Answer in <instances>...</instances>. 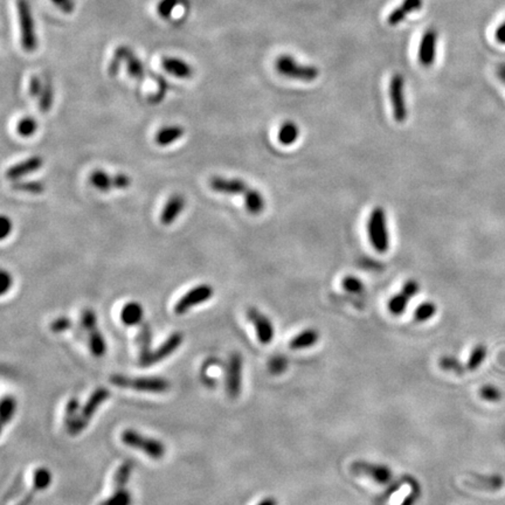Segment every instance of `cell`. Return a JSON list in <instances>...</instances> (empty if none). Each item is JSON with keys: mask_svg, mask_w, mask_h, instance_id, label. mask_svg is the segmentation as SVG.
Segmentation results:
<instances>
[{"mask_svg": "<svg viewBox=\"0 0 505 505\" xmlns=\"http://www.w3.org/2000/svg\"><path fill=\"white\" fill-rule=\"evenodd\" d=\"M110 383L117 388L149 393H163L171 388L170 381L162 377H128L124 374H114L110 377Z\"/></svg>", "mask_w": 505, "mask_h": 505, "instance_id": "6da1fadb", "label": "cell"}, {"mask_svg": "<svg viewBox=\"0 0 505 505\" xmlns=\"http://www.w3.org/2000/svg\"><path fill=\"white\" fill-rule=\"evenodd\" d=\"M367 233L371 245L378 252H386L390 248L388 218L384 208L378 206L371 212L367 222Z\"/></svg>", "mask_w": 505, "mask_h": 505, "instance_id": "7a4b0ae2", "label": "cell"}, {"mask_svg": "<svg viewBox=\"0 0 505 505\" xmlns=\"http://www.w3.org/2000/svg\"><path fill=\"white\" fill-rule=\"evenodd\" d=\"M122 63H125L127 65V72L132 79L139 81V82L146 80V70H144L142 61L137 58L132 49H129L128 46H120L115 51L114 58L111 60L109 68H108V72L111 77L117 75Z\"/></svg>", "mask_w": 505, "mask_h": 505, "instance_id": "3957f363", "label": "cell"}, {"mask_svg": "<svg viewBox=\"0 0 505 505\" xmlns=\"http://www.w3.org/2000/svg\"><path fill=\"white\" fill-rule=\"evenodd\" d=\"M109 398H110V391L108 388H98L95 390L93 395H90L89 399L87 400L84 407L80 409L77 419L67 427V430L70 435H79L81 432H84L87 426L89 425L91 418L95 416L97 409H100V406L107 402Z\"/></svg>", "mask_w": 505, "mask_h": 505, "instance_id": "277c9868", "label": "cell"}, {"mask_svg": "<svg viewBox=\"0 0 505 505\" xmlns=\"http://www.w3.org/2000/svg\"><path fill=\"white\" fill-rule=\"evenodd\" d=\"M275 68L277 73L282 77L293 79V80L312 82L319 79V70L312 65H302L288 54H282L275 61Z\"/></svg>", "mask_w": 505, "mask_h": 505, "instance_id": "5b68a950", "label": "cell"}, {"mask_svg": "<svg viewBox=\"0 0 505 505\" xmlns=\"http://www.w3.org/2000/svg\"><path fill=\"white\" fill-rule=\"evenodd\" d=\"M121 439L122 442L127 446L143 452L153 460L163 459L167 453V448L162 441L143 435L135 429H125L124 432L122 433Z\"/></svg>", "mask_w": 505, "mask_h": 505, "instance_id": "8992f818", "label": "cell"}, {"mask_svg": "<svg viewBox=\"0 0 505 505\" xmlns=\"http://www.w3.org/2000/svg\"><path fill=\"white\" fill-rule=\"evenodd\" d=\"M17 12L20 26L21 47L25 52L33 53L38 49V38L35 33L34 18L27 0H17Z\"/></svg>", "mask_w": 505, "mask_h": 505, "instance_id": "52a82bcc", "label": "cell"}, {"mask_svg": "<svg viewBox=\"0 0 505 505\" xmlns=\"http://www.w3.org/2000/svg\"><path fill=\"white\" fill-rule=\"evenodd\" d=\"M390 100H391L393 117L398 123H404L407 120V104L405 96V77L402 74H395L390 81Z\"/></svg>", "mask_w": 505, "mask_h": 505, "instance_id": "ba28073f", "label": "cell"}, {"mask_svg": "<svg viewBox=\"0 0 505 505\" xmlns=\"http://www.w3.org/2000/svg\"><path fill=\"white\" fill-rule=\"evenodd\" d=\"M350 471L354 475L365 476L378 485H388L393 480V471L386 464H373L367 461H354Z\"/></svg>", "mask_w": 505, "mask_h": 505, "instance_id": "9c48e42d", "label": "cell"}, {"mask_svg": "<svg viewBox=\"0 0 505 505\" xmlns=\"http://www.w3.org/2000/svg\"><path fill=\"white\" fill-rule=\"evenodd\" d=\"M213 295H215V289L211 284H199L180 298L179 301L174 305V314L178 316L184 315L196 305L210 301L213 298Z\"/></svg>", "mask_w": 505, "mask_h": 505, "instance_id": "30bf717a", "label": "cell"}, {"mask_svg": "<svg viewBox=\"0 0 505 505\" xmlns=\"http://www.w3.org/2000/svg\"><path fill=\"white\" fill-rule=\"evenodd\" d=\"M89 183L101 192H109L111 190H127L132 185V180L125 173L109 174L102 170H96L90 173Z\"/></svg>", "mask_w": 505, "mask_h": 505, "instance_id": "8fae6325", "label": "cell"}, {"mask_svg": "<svg viewBox=\"0 0 505 505\" xmlns=\"http://www.w3.org/2000/svg\"><path fill=\"white\" fill-rule=\"evenodd\" d=\"M243 358L240 352H233L229 356L226 370V391L229 398L236 399L241 393L243 384Z\"/></svg>", "mask_w": 505, "mask_h": 505, "instance_id": "7c38bea8", "label": "cell"}, {"mask_svg": "<svg viewBox=\"0 0 505 505\" xmlns=\"http://www.w3.org/2000/svg\"><path fill=\"white\" fill-rule=\"evenodd\" d=\"M247 319L255 328L256 336L261 344L268 345L273 342L275 329H274L273 322L270 321L268 316L260 312L259 309L255 307H250L247 310Z\"/></svg>", "mask_w": 505, "mask_h": 505, "instance_id": "4fadbf2b", "label": "cell"}, {"mask_svg": "<svg viewBox=\"0 0 505 505\" xmlns=\"http://www.w3.org/2000/svg\"><path fill=\"white\" fill-rule=\"evenodd\" d=\"M436 42H437V32L434 28H429L422 35L419 52H418L419 63L426 68L432 67L433 63H435Z\"/></svg>", "mask_w": 505, "mask_h": 505, "instance_id": "5bb4252c", "label": "cell"}, {"mask_svg": "<svg viewBox=\"0 0 505 505\" xmlns=\"http://www.w3.org/2000/svg\"><path fill=\"white\" fill-rule=\"evenodd\" d=\"M210 186L218 193L231 194V196H236V194L245 196L247 191L250 188L245 180L239 178H224V177H213L210 180Z\"/></svg>", "mask_w": 505, "mask_h": 505, "instance_id": "9a60e30c", "label": "cell"}, {"mask_svg": "<svg viewBox=\"0 0 505 505\" xmlns=\"http://www.w3.org/2000/svg\"><path fill=\"white\" fill-rule=\"evenodd\" d=\"M184 335L179 331L173 333L172 335H170L169 338L151 353L149 360H148V366H153L155 364L160 363L164 359L169 358L172 353L176 352L177 350L179 349L180 345L183 344Z\"/></svg>", "mask_w": 505, "mask_h": 505, "instance_id": "2e32d148", "label": "cell"}, {"mask_svg": "<svg viewBox=\"0 0 505 505\" xmlns=\"http://www.w3.org/2000/svg\"><path fill=\"white\" fill-rule=\"evenodd\" d=\"M44 158L40 156H32L27 160H23L20 163L15 164L13 167H11L10 169H7L5 176L7 179L17 180L20 179L23 177L31 174V173L37 172L38 170L41 169L44 167Z\"/></svg>", "mask_w": 505, "mask_h": 505, "instance_id": "e0dca14e", "label": "cell"}, {"mask_svg": "<svg viewBox=\"0 0 505 505\" xmlns=\"http://www.w3.org/2000/svg\"><path fill=\"white\" fill-rule=\"evenodd\" d=\"M186 205V200L181 194H173L169 198L167 204L164 206L162 215H160V222L164 226L172 225L179 217L180 213L184 211Z\"/></svg>", "mask_w": 505, "mask_h": 505, "instance_id": "ac0fdd59", "label": "cell"}, {"mask_svg": "<svg viewBox=\"0 0 505 505\" xmlns=\"http://www.w3.org/2000/svg\"><path fill=\"white\" fill-rule=\"evenodd\" d=\"M162 67L167 73L171 74L172 77H178V79L186 80V79L193 77L194 70L192 66L179 58L165 56L162 59Z\"/></svg>", "mask_w": 505, "mask_h": 505, "instance_id": "d6986e66", "label": "cell"}, {"mask_svg": "<svg viewBox=\"0 0 505 505\" xmlns=\"http://www.w3.org/2000/svg\"><path fill=\"white\" fill-rule=\"evenodd\" d=\"M151 342H153V333L149 323L143 322L139 328V364L141 366L146 367L153 350H151Z\"/></svg>", "mask_w": 505, "mask_h": 505, "instance_id": "ffe728a7", "label": "cell"}, {"mask_svg": "<svg viewBox=\"0 0 505 505\" xmlns=\"http://www.w3.org/2000/svg\"><path fill=\"white\" fill-rule=\"evenodd\" d=\"M421 7L422 0H404V3L400 6L397 7L395 11H392L390 15H388V25L397 26V25L405 20L406 17L409 13L419 11Z\"/></svg>", "mask_w": 505, "mask_h": 505, "instance_id": "44dd1931", "label": "cell"}, {"mask_svg": "<svg viewBox=\"0 0 505 505\" xmlns=\"http://www.w3.org/2000/svg\"><path fill=\"white\" fill-rule=\"evenodd\" d=\"M321 339V333L319 330L314 328H309L298 333L289 343V347L291 350H307L315 346Z\"/></svg>", "mask_w": 505, "mask_h": 505, "instance_id": "7402d4cb", "label": "cell"}, {"mask_svg": "<svg viewBox=\"0 0 505 505\" xmlns=\"http://www.w3.org/2000/svg\"><path fill=\"white\" fill-rule=\"evenodd\" d=\"M144 317V310L139 302H129L121 312V321L127 326H141Z\"/></svg>", "mask_w": 505, "mask_h": 505, "instance_id": "603a6c76", "label": "cell"}, {"mask_svg": "<svg viewBox=\"0 0 505 505\" xmlns=\"http://www.w3.org/2000/svg\"><path fill=\"white\" fill-rule=\"evenodd\" d=\"M185 129L181 125H167L160 129L155 137V142L160 146H171L183 137Z\"/></svg>", "mask_w": 505, "mask_h": 505, "instance_id": "cb8c5ba5", "label": "cell"}, {"mask_svg": "<svg viewBox=\"0 0 505 505\" xmlns=\"http://www.w3.org/2000/svg\"><path fill=\"white\" fill-rule=\"evenodd\" d=\"M245 206H246L247 211L250 212V215H259L260 213H262L266 207V201L263 198L262 194L260 193L259 191L255 188H250L245 193Z\"/></svg>", "mask_w": 505, "mask_h": 505, "instance_id": "d4e9b609", "label": "cell"}, {"mask_svg": "<svg viewBox=\"0 0 505 505\" xmlns=\"http://www.w3.org/2000/svg\"><path fill=\"white\" fill-rule=\"evenodd\" d=\"M298 137H300V128L293 121L284 122L283 124L281 125L279 134H277L279 142L286 146L296 143Z\"/></svg>", "mask_w": 505, "mask_h": 505, "instance_id": "484cf974", "label": "cell"}, {"mask_svg": "<svg viewBox=\"0 0 505 505\" xmlns=\"http://www.w3.org/2000/svg\"><path fill=\"white\" fill-rule=\"evenodd\" d=\"M132 471H134V462H132V461H124L118 467L114 475V481H113L114 490H120V489H124L127 487L129 480H130V476H132Z\"/></svg>", "mask_w": 505, "mask_h": 505, "instance_id": "4316f807", "label": "cell"}, {"mask_svg": "<svg viewBox=\"0 0 505 505\" xmlns=\"http://www.w3.org/2000/svg\"><path fill=\"white\" fill-rule=\"evenodd\" d=\"M88 333H89L90 351L97 358L103 357L107 352V343H106L103 335L100 333V330L97 329V328L91 330Z\"/></svg>", "mask_w": 505, "mask_h": 505, "instance_id": "83f0119b", "label": "cell"}, {"mask_svg": "<svg viewBox=\"0 0 505 505\" xmlns=\"http://www.w3.org/2000/svg\"><path fill=\"white\" fill-rule=\"evenodd\" d=\"M488 354V349L485 344H478L474 349L471 350V356L468 359L466 367L468 371H476L485 363V358Z\"/></svg>", "mask_w": 505, "mask_h": 505, "instance_id": "f1b7e54d", "label": "cell"}, {"mask_svg": "<svg viewBox=\"0 0 505 505\" xmlns=\"http://www.w3.org/2000/svg\"><path fill=\"white\" fill-rule=\"evenodd\" d=\"M409 300H411V298H409V295L405 294L402 290L400 291L399 294L395 295V296L388 301V312H391L392 315H402V314L406 312V309H407Z\"/></svg>", "mask_w": 505, "mask_h": 505, "instance_id": "f546056e", "label": "cell"}, {"mask_svg": "<svg viewBox=\"0 0 505 505\" xmlns=\"http://www.w3.org/2000/svg\"><path fill=\"white\" fill-rule=\"evenodd\" d=\"M17 412V400L12 395H5L1 400L0 406V416H1V425L5 426L13 419L14 414Z\"/></svg>", "mask_w": 505, "mask_h": 505, "instance_id": "4dcf8cb0", "label": "cell"}, {"mask_svg": "<svg viewBox=\"0 0 505 505\" xmlns=\"http://www.w3.org/2000/svg\"><path fill=\"white\" fill-rule=\"evenodd\" d=\"M53 101H54V90H53L52 82L46 79L44 84V89L39 96V109L44 114H47L52 109Z\"/></svg>", "mask_w": 505, "mask_h": 505, "instance_id": "1f68e13d", "label": "cell"}, {"mask_svg": "<svg viewBox=\"0 0 505 505\" xmlns=\"http://www.w3.org/2000/svg\"><path fill=\"white\" fill-rule=\"evenodd\" d=\"M51 483H52V473L47 468H39L34 471L33 476L34 492H42L49 489Z\"/></svg>", "mask_w": 505, "mask_h": 505, "instance_id": "d6a6232c", "label": "cell"}, {"mask_svg": "<svg viewBox=\"0 0 505 505\" xmlns=\"http://www.w3.org/2000/svg\"><path fill=\"white\" fill-rule=\"evenodd\" d=\"M38 128L39 124L37 120L31 117V116H26V117H23L20 121L18 122V135L25 137V139L31 137V136L34 135L35 132H38Z\"/></svg>", "mask_w": 505, "mask_h": 505, "instance_id": "836d02e7", "label": "cell"}, {"mask_svg": "<svg viewBox=\"0 0 505 505\" xmlns=\"http://www.w3.org/2000/svg\"><path fill=\"white\" fill-rule=\"evenodd\" d=\"M439 366L447 372H454L456 374H464L467 367L461 363L460 360L453 356H442L439 359Z\"/></svg>", "mask_w": 505, "mask_h": 505, "instance_id": "e575fe53", "label": "cell"}, {"mask_svg": "<svg viewBox=\"0 0 505 505\" xmlns=\"http://www.w3.org/2000/svg\"><path fill=\"white\" fill-rule=\"evenodd\" d=\"M437 312V307L433 302H425L420 305L414 312V319L416 322H427L429 319H432Z\"/></svg>", "mask_w": 505, "mask_h": 505, "instance_id": "d590c367", "label": "cell"}, {"mask_svg": "<svg viewBox=\"0 0 505 505\" xmlns=\"http://www.w3.org/2000/svg\"><path fill=\"white\" fill-rule=\"evenodd\" d=\"M100 505H132V492L127 488L114 490V494Z\"/></svg>", "mask_w": 505, "mask_h": 505, "instance_id": "8d00e7d4", "label": "cell"}, {"mask_svg": "<svg viewBox=\"0 0 505 505\" xmlns=\"http://www.w3.org/2000/svg\"><path fill=\"white\" fill-rule=\"evenodd\" d=\"M12 188L15 191H20L25 193L30 194H41L45 192V184L41 181H19L17 180L12 185Z\"/></svg>", "mask_w": 505, "mask_h": 505, "instance_id": "74e56055", "label": "cell"}, {"mask_svg": "<svg viewBox=\"0 0 505 505\" xmlns=\"http://www.w3.org/2000/svg\"><path fill=\"white\" fill-rule=\"evenodd\" d=\"M288 366H289V362H288L287 357H284L283 354H275L268 362V371L273 376H281L287 371Z\"/></svg>", "mask_w": 505, "mask_h": 505, "instance_id": "f35d334b", "label": "cell"}, {"mask_svg": "<svg viewBox=\"0 0 505 505\" xmlns=\"http://www.w3.org/2000/svg\"><path fill=\"white\" fill-rule=\"evenodd\" d=\"M480 397L488 402H499L502 399V392L494 385H485L480 390Z\"/></svg>", "mask_w": 505, "mask_h": 505, "instance_id": "ab89813d", "label": "cell"}, {"mask_svg": "<svg viewBox=\"0 0 505 505\" xmlns=\"http://www.w3.org/2000/svg\"><path fill=\"white\" fill-rule=\"evenodd\" d=\"M181 3H183V0H162L157 5V13L160 18L167 19L172 15L174 8L179 6Z\"/></svg>", "mask_w": 505, "mask_h": 505, "instance_id": "60d3db41", "label": "cell"}, {"mask_svg": "<svg viewBox=\"0 0 505 505\" xmlns=\"http://www.w3.org/2000/svg\"><path fill=\"white\" fill-rule=\"evenodd\" d=\"M342 286L344 290L349 291L351 294H363L365 290L363 282L354 276H346L343 279Z\"/></svg>", "mask_w": 505, "mask_h": 505, "instance_id": "b9f144b4", "label": "cell"}, {"mask_svg": "<svg viewBox=\"0 0 505 505\" xmlns=\"http://www.w3.org/2000/svg\"><path fill=\"white\" fill-rule=\"evenodd\" d=\"M80 409L79 399H70V402H67L66 412H65V425H66V427H68L74 420L77 419Z\"/></svg>", "mask_w": 505, "mask_h": 505, "instance_id": "7bdbcfd3", "label": "cell"}, {"mask_svg": "<svg viewBox=\"0 0 505 505\" xmlns=\"http://www.w3.org/2000/svg\"><path fill=\"white\" fill-rule=\"evenodd\" d=\"M81 326L86 331L90 333L97 328V316L91 309H84L81 315Z\"/></svg>", "mask_w": 505, "mask_h": 505, "instance_id": "ee69618b", "label": "cell"}, {"mask_svg": "<svg viewBox=\"0 0 505 505\" xmlns=\"http://www.w3.org/2000/svg\"><path fill=\"white\" fill-rule=\"evenodd\" d=\"M411 483H412L411 492H409V495L406 496L400 505H416V503L419 501L422 492L419 482L416 481V478H411Z\"/></svg>", "mask_w": 505, "mask_h": 505, "instance_id": "f6af8a7d", "label": "cell"}, {"mask_svg": "<svg viewBox=\"0 0 505 505\" xmlns=\"http://www.w3.org/2000/svg\"><path fill=\"white\" fill-rule=\"evenodd\" d=\"M157 80H158V90L149 98L150 102H153V104L160 103L165 98L167 89H169L165 79L158 77Z\"/></svg>", "mask_w": 505, "mask_h": 505, "instance_id": "bcb514c9", "label": "cell"}, {"mask_svg": "<svg viewBox=\"0 0 505 505\" xmlns=\"http://www.w3.org/2000/svg\"><path fill=\"white\" fill-rule=\"evenodd\" d=\"M72 321L68 317H59V319H54L51 323V330L54 333H65L67 330H70L72 328Z\"/></svg>", "mask_w": 505, "mask_h": 505, "instance_id": "7dc6e473", "label": "cell"}, {"mask_svg": "<svg viewBox=\"0 0 505 505\" xmlns=\"http://www.w3.org/2000/svg\"><path fill=\"white\" fill-rule=\"evenodd\" d=\"M44 84H45V81H42L38 75L32 77L30 80V86H28L30 95L34 98H39V96L41 95L42 89H44Z\"/></svg>", "mask_w": 505, "mask_h": 505, "instance_id": "c3c4849f", "label": "cell"}, {"mask_svg": "<svg viewBox=\"0 0 505 505\" xmlns=\"http://www.w3.org/2000/svg\"><path fill=\"white\" fill-rule=\"evenodd\" d=\"M0 294L5 295L13 286V277L7 270L4 269L0 274Z\"/></svg>", "mask_w": 505, "mask_h": 505, "instance_id": "681fc988", "label": "cell"}, {"mask_svg": "<svg viewBox=\"0 0 505 505\" xmlns=\"http://www.w3.org/2000/svg\"><path fill=\"white\" fill-rule=\"evenodd\" d=\"M0 222H1V229H0V239L5 240L7 236H10L11 233H12L13 224H12V220H11L8 217H6V215H3V217H1Z\"/></svg>", "mask_w": 505, "mask_h": 505, "instance_id": "f907efd6", "label": "cell"}, {"mask_svg": "<svg viewBox=\"0 0 505 505\" xmlns=\"http://www.w3.org/2000/svg\"><path fill=\"white\" fill-rule=\"evenodd\" d=\"M56 7H59L60 11L63 13L70 14L75 8V3L74 0H51Z\"/></svg>", "mask_w": 505, "mask_h": 505, "instance_id": "816d5d0a", "label": "cell"}, {"mask_svg": "<svg viewBox=\"0 0 505 505\" xmlns=\"http://www.w3.org/2000/svg\"><path fill=\"white\" fill-rule=\"evenodd\" d=\"M402 290L404 291L405 294L409 295V298H414L420 291L419 282L416 280H409L404 284Z\"/></svg>", "mask_w": 505, "mask_h": 505, "instance_id": "f5cc1de1", "label": "cell"}, {"mask_svg": "<svg viewBox=\"0 0 505 505\" xmlns=\"http://www.w3.org/2000/svg\"><path fill=\"white\" fill-rule=\"evenodd\" d=\"M495 39L501 45H505V20L496 30Z\"/></svg>", "mask_w": 505, "mask_h": 505, "instance_id": "db71d44e", "label": "cell"}, {"mask_svg": "<svg viewBox=\"0 0 505 505\" xmlns=\"http://www.w3.org/2000/svg\"><path fill=\"white\" fill-rule=\"evenodd\" d=\"M496 74H497L499 81L505 86V63H499L496 70Z\"/></svg>", "mask_w": 505, "mask_h": 505, "instance_id": "11a10c76", "label": "cell"}, {"mask_svg": "<svg viewBox=\"0 0 505 505\" xmlns=\"http://www.w3.org/2000/svg\"><path fill=\"white\" fill-rule=\"evenodd\" d=\"M256 505H279V502H277V499H275V497L269 496V497H266V499H263L262 501H260Z\"/></svg>", "mask_w": 505, "mask_h": 505, "instance_id": "9f6ffc18", "label": "cell"}]
</instances>
